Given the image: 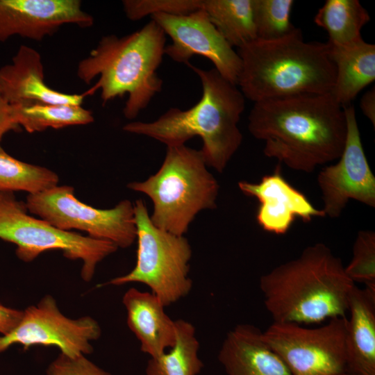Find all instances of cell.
I'll return each instance as SVG.
<instances>
[{"instance_id":"6da1fadb","label":"cell","mask_w":375,"mask_h":375,"mask_svg":"<svg viewBox=\"0 0 375 375\" xmlns=\"http://www.w3.org/2000/svg\"><path fill=\"white\" fill-rule=\"evenodd\" d=\"M248 129L263 153L290 169L312 172L338 159L347 137L344 108L331 93L301 94L253 103Z\"/></svg>"},{"instance_id":"7a4b0ae2","label":"cell","mask_w":375,"mask_h":375,"mask_svg":"<svg viewBox=\"0 0 375 375\" xmlns=\"http://www.w3.org/2000/svg\"><path fill=\"white\" fill-rule=\"evenodd\" d=\"M202 85L200 100L187 110L170 108L150 122L125 124L126 132L145 135L167 147L185 144L198 136L207 166L221 173L239 149L242 134L238 122L245 108V97L237 87L215 68L203 69L188 64Z\"/></svg>"},{"instance_id":"3957f363","label":"cell","mask_w":375,"mask_h":375,"mask_svg":"<svg viewBox=\"0 0 375 375\" xmlns=\"http://www.w3.org/2000/svg\"><path fill=\"white\" fill-rule=\"evenodd\" d=\"M355 285L341 259L322 242L307 247L299 257L276 267L259 281L273 322L299 324L347 317Z\"/></svg>"},{"instance_id":"277c9868","label":"cell","mask_w":375,"mask_h":375,"mask_svg":"<svg viewBox=\"0 0 375 375\" xmlns=\"http://www.w3.org/2000/svg\"><path fill=\"white\" fill-rule=\"evenodd\" d=\"M165 43L166 35L151 19L128 35L103 36L78 64L77 76L84 83L99 77L85 94L99 90L103 104L127 94L123 113L128 119H135L162 90L163 81L156 71Z\"/></svg>"},{"instance_id":"5b68a950","label":"cell","mask_w":375,"mask_h":375,"mask_svg":"<svg viewBox=\"0 0 375 375\" xmlns=\"http://www.w3.org/2000/svg\"><path fill=\"white\" fill-rule=\"evenodd\" d=\"M237 85L253 103L290 96L330 93L335 68L326 43L306 42L297 28L276 40H256L238 49Z\"/></svg>"},{"instance_id":"8992f818","label":"cell","mask_w":375,"mask_h":375,"mask_svg":"<svg viewBox=\"0 0 375 375\" xmlns=\"http://www.w3.org/2000/svg\"><path fill=\"white\" fill-rule=\"evenodd\" d=\"M167 147L158 171L127 188L150 197L153 206L150 219L156 227L183 236L200 211L217 207L219 185L208 171L201 150L185 144Z\"/></svg>"},{"instance_id":"52a82bcc","label":"cell","mask_w":375,"mask_h":375,"mask_svg":"<svg viewBox=\"0 0 375 375\" xmlns=\"http://www.w3.org/2000/svg\"><path fill=\"white\" fill-rule=\"evenodd\" d=\"M134 216L138 240L135 265L128 274L101 285L140 283L148 286L165 307L170 306L192 290L190 244L183 235L156 227L151 221L144 201H135Z\"/></svg>"},{"instance_id":"ba28073f","label":"cell","mask_w":375,"mask_h":375,"mask_svg":"<svg viewBox=\"0 0 375 375\" xmlns=\"http://www.w3.org/2000/svg\"><path fill=\"white\" fill-rule=\"evenodd\" d=\"M26 203L10 192H0V239L17 246L16 255L31 262L49 250H60L72 260L83 261L81 275L89 282L97 265L118 247L111 242L60 229L28 214Z\"/></svg>"},{"instance_id":"9c48e42d","label":"cell","mask_w":375,"mask_h":375,"mask_svg":"<svg viewBox=\"0 0 375 375\" xmlns=\"http://www.w3.org/2000/svg\"><path fill=\"white\" fill-rule=\"evenodd\" d=\"M25 203L30 213L62 230L85 231L118 248L129 247L136 240L134 204L128 199L112 208L99 209L80 201L72 186L58 185L28 194Z\"/></svg>"},{"instance_id":"30bf717a","label":"cell","mask_w":375,"mask_h":375,"mask_svg":"<svg viewBox=\"0 0 375 375\" xmlns=\"http://www.w3.org/2000/svg\"><path fill=\"white\" fill-rule=\"evenodd\" d=\"M347 321V317H333L317 328L273 322L262 337L292 375H344Z\"/></svg>"},{"instance_id":"8fae6325","label":"cell","mask_w":375,"mask_h":375,"mask_svg":"<svg viewBox=\"0 0 375 375\" xmlns=\"http://www.w3.org/2000/svg\"><path fill=\"white\" fill-rule=\"evenodd\" d=\"M101 334V327L94 319L66 317L55 299L47 294L37 305L23 310L20 322L10 333L0 335V353L14 344L22 345L24 350L42 345L56 347L61 353L76 357L92 353L91 342L99 339Z\"/></svg>"},{"instance_id":"7c38bea8","label":"cell","mask_w":375,"mask_h":375,"mask_svg":"<svg viewBox=\"0 0 375 375\" xmlns=\"http://www.w3.org/2000/svg\"><path fill=\"white\" fill-rule=\"evenodd\" d=\"M344 108L347 137L338 161L324 167L317 181L322 194L325 216H340L350 199L375 207V177L365 156L354 107Z\"/></svg>"},{"instance_id":"4fadbf2b","label":"cell","mask_w":375,"mask_h":375,"mask_svg":"<svg viewBox=\"0 0 375 375\" xmlns=\"http://www.w3.org/2000/svg\"><path fill=\"white\" fill-rule=\"evenodd\" d=\"M151 19L172 40V44L165 48V55L187 65L193 56H204L224 78L237 85L242 67L240 57L204 10L185 15L158 13Z\"/></svg>"},{"instance_id":"5bb4252c","label":"cell","mask_w":375,"mask_h":375,"mask_svg":"<svg viewBox=\"0 0 375 375\" xmlns=\"http://www.w3.org/2000/svg\"><path fill=\"white\" fill-rule=\"evenodd\" d=\"M69 24H94L79 0H0V42L15 35L40 41Z\"/></svg>"},{"instance_id":"9a60e30c","label":"cell","mask_w":375,"mask_h":375,"mask_svg":"<svg viewBox=\"0 0 375 375\" xmlns=\"http://www.w3.org/2000/svg\"><path fill=\"white\" fill-rule=\"evenodd\" d=\"M278 165L272 174L265 175L259 183L240 181L238 186L246 195L256 198V220L265 231L277 235L286 233L296 218L304 222L325 217L308 198L290 185L282 176Z\"/></svg>"},{"instance_id":"2e32d148","label":"cell","mask_w":375,"mask_h":375,"mask_svg":"<svg viewBox=\"0 0 375 375\" xmlns=\"http://www.w3.org/2000/svg\"><path fill=\"white\" fill-rule=\"evenodd\" d=\"M0 92L10 105L81 106L85 95L63 93L47 85L40 54L26 45H21L11 62L0 67Z\"/></svg>"},{"instance_id":"e0dca14e","label":"cell","mask_w":375,"mask_h":375,"mask_svg":"<svg viewBox=\"0 0 375 375\" xmlns=\"http://www.w3.org/2000/svg\"><path fill=\"white\" fill-rule=\"evenodd\" d=\"M218 359L228 375H292L262 331L251 324H238L227 333Z\"/></svg>"},{"instance_id":"ac0fdd59","label":"cell","mask_w":375,"mask_h":375,"mask_svg":"<svg viewBox=\"0 0 375 375\" xmlns=\"http://www.w3.org/2000/svg\"><path fill=\"white\" fill-rule=\"evenodd\" d=\"M122 302L128 328L139 340L142 352L157 358L174 345L175 322L156 295L132 288L124 293Z\"/></svg>"},{"instance_id":"d6986e66","label":"cell","mask_w":375,"mask_h":375,"mask_svg":"<svg viewBox=\"0 0 375 375\" xmlns=\"http://www.w3.org/2000/svg\"><path fill=\"white\" fill-rule=\"evenodd\" d=\"M347 372L375 375V289L354 285L348 300Z\"/></svg>"},{"instance_id":"ffe728a7","label":"cell","mask_w":375,"mask_h":375,"mask_svg":"<svg viewBox=\"0 0 375 375\" xmlns=\"http://www.w3.org/2000/svg\"><path fill=\"white\" fill-rule=\"evenodd\" d=\"M335 68L331 94L341 106L351 101L375 80V45L363 39L347 45L326 42Z\"/></svg>"},{"instance_id":"44dd1931","label":"cell","mask_w":375,"mask_h":375,"mask_svg":"<svg viewBox=\"0 0 375 375\" xmlns=\"http://www.w3.org/2000/svg\"><path fill=\"white\" fill-rule=\"evenodd\" d=\"M201 9L231 47L257 40L253 0H202Z\"/></svg>"},{"instance_id":"7402d4cb","label":"cell","mask_w":375,"mask_h":375,"mask_svg":"<svg viewBox=\"0 0 375 375\" xmlns=\"http://www.w3.org/2000/svg\"><path fill=\"white\" fill-rule=\"evenodd\" d=\"M367 10L358 0H326L314 22L324 29L328 43L347 45L362 40L361 31L369 22Z\"/></svg>"},{"instance_id":"603a6c76","label":"cell","mask_w":375,"mask_h":375,"mask_svg":"<svg viewBox=\"0 0 375 375\" xmlns=\"http://www.w3.org/2000/svg\"><path fill=\"white\" fill-rule=\"evenodd\" d=\"M176 342L147 365V375H197L203 365L199 358V342L194 326L184 319L174 321Z\"/></svg>"},{"instance_id":"cb8c5ba5","label":"cell","mask_w":375,"mask_h":375,"mask_svg":"<svg viewBox=\"0 0 375 375\" xmlns=\"http://www.w3.org/2000/svg\"><path fill=\"white\" fill-rule=\"evenodd\" d=\"M11 107L15 122L29 133L49 128L85 125L94 121L92 112L81 106L35 103Z\"/></svg>"},{"instance_id":"d4e9b609","label":"cell","mask_w":375,"mask_h":375,"mask_svg":"<svg viewBox=\"0 0 375 375\" xmlns=\"http://www.w3.org/2000/svg\"><path fill=\"white\" fill-rule=\"evenodd\" d=\"M57 174L44 167L19 160L0 145V192L36 194L58 185Z\"/></svg>"},{"instance_id":"484cf974","label":"cell","mask_w":375,"mask_h":375,"mask_svg":"<svg viewBox=\"0 0 375 375\" xmlns=\"http://www.w3.org/2000/svg\"><path fill=\"white\" fill-rule=\"evenodd\" d=\"M292 0H253L257 39L272 41L283 38L297 28L291 22Z\"/></svg>"},{"instance_id":"4316f807","label":"cell","mask_w":375,"mask_h":375,"mask_svg":"<svg viewBox=\"0 0 375 375\" xmlns=\"http://www.w3.org/2000/svg\"><path fill=\"white\" fill-rule=\"evenodd\" d=\"M347 276L354 282L375 289V233L360 231L353 247V257L344 267Z\"/></svg>"},{"instance_id":"83f0119b","label":"cell","mask_w":375,"mask_h":375,"mask_svg":"<svg viewBox=\"0 0 375 375\" xmlns=\"http://www.w3.org/2000/svg\"><path fill=\"white\" fill-rule=\"evenodd\" d=\"M126 16L132 21L158 13L185 15L201 9L202 0H124Z\"/></svg>"},{"instance_id":"f1b7e54d","label":"cell","mask_w":375,"mask_h":375,"mask_svg":"<svg viewBox=\"0 0 375 375\" xmlns=\"http://www.w3.org/2000/svg\"><path fill=\"white\" fill-rule=\"evenodd\" d=\"M47 375H111L88 360L85 355L69 357L60 354L49 365Z\"/></svg>"},{"instance_id":"f546056e","label":"cell","mask_w":375,"mask_h":375,"mask_svg":"<svg viewBox=\"0 0 375 375\" xmlns=\"http://www.w3.org/2000/svg\"><path fill=\"white\" fill-rule=\"evenodd\" d=\"M23 310L12 308L0 303V335L10 333L19 324Z\"/></svg>"},{"instance_id":"4dcf8cb0","label":"cell","mask_w":375,"mask_h":375,"mask_svg":"<svg viewBox=\"0 0 375 375\" xmlns=\"http://www.w3.org/2000/svg\"><path fill=\"white\" fill-rule=\"evenodd\" d=\"M21 130L22 128L14 119L11 105L4 99L0 92V141L6 133Z\"/></svg>"},{"instance_id":"1f68e13d","label":"cell","mask_w":375,"mask_h":375,"mask_svg":"<svg viewBox=\"0 0 375 375\" xmlns=\"http://www.w3.org/2000/svg\"><path fill=\"white\" fill-rule=\"evenodd\" d=\"M360 108L363 115L375 126V88H372L361 97Z\"/></svg>"},{"instance_id":"d6a6232c","label":"cell","mask_w":375,"mask_h":375,"mask_svg":"<svg viewBox=\"0 0 375 375\" xmlns=\"http://www.w3.org/2000/svg\"><path fill=\"white\" fill-rule=\"evenodd\" d=\"M344 375H356V374H353L347 372V373H346Z\"/></svg>"}]
</instances>
